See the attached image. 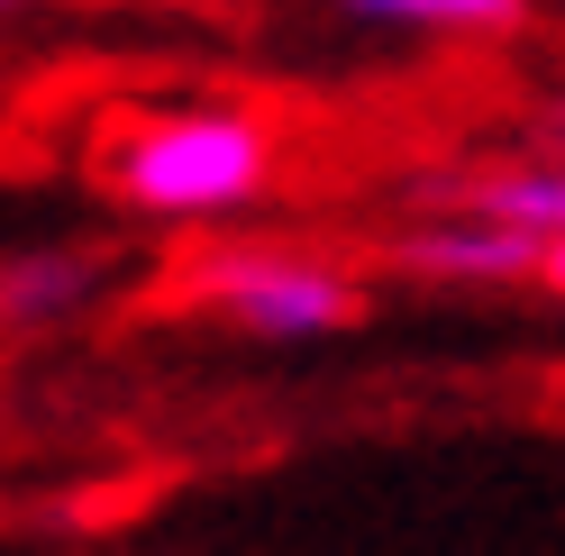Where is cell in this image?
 Wrapping results in <instances>:
<instances>
[{
  "instance_id": "obj_6",
  "label": "cell",
  "mask_w": 565,
  "mask_h": 556,
  "mask_svg": "<svg viewBox=\"0 0 565 556\" xmlns=\"http://www.w3.org/2000/svg\"><path fill=\"white\" fill-rule=\"evenodd\" d=\"M83 292H92V256H28L19 274H0V320L38 329V320H55V310L83 301Z\"/></svg>"
},
{
  "instance_id": "obj_2",
  "label": "cell",
  "mask_w": 565,
  "mask_h": 556,
  "mask_svg": "<svg viewBox=\"0 0 565 556\" xmlns=\"http://www.w3.org/2000/svg\"><path fill=\"white\" fill-rule=\"evenodd\" d=\"M173 292L246 338H329L365 310L356 274L329 247H292V237H220L173 274Z\"/></svg>"
},
{
  "instance_id": "obj_4",
  "label": "cell",
  "mask_w": 565,
  "mask_h": 556,
  "mask_svg": "<svg viewBox=\"0 0 565 556\" xmlns=\"http://www.w3.org/2000/svg\"><path fill=\"white\" fill-rule=\"evenodd\" d=\"M447 211H475V220H502L520 237L556 247L565 237V156H539V164H502V173H475Z\"/></svg>"
},
{
  "instance_id": "obj_1",
  "label": "cell",
  "mask_w": 565,
  "mask_h": 556,
  "mask_svg": "<svg viewBox=\"0 0 565 556\" xmlns=\"http://www.w3.org/2000/svg\"><path fill=\"white\" fill-rule=\"evenodd\" d=\"M274 173L282 137L237 100H173V110H137L100 137V183L147 220H228L274 192Z\"/></svg>"
},
{
  "instance_id": "obj_7",
  "label": "cell",
  "mask_w": 565,
  "mask_h": 556,
  "mask_svg": "<svg viewBox=\"0 0 565 556\" xmlns=\"http://www.w3.org/2000/svg\"><path fill=\"white\" fill-rule=\"evenodd\" d=\"M539 274H547V284H556V292H565V237H556V247H547V256H539Z\"/></svg>"
},
{
  "instance_id": "obj_3",
  "label": "cell",
  "mask_w": 565,
  "mask_h": 556,
  "mask_svg": "<svg viewBox=\"0 0 565 556\" xmlns=\"http://www.w3.org/2000/svg\"><path fill=\"white\" fill-rule=\"evenodd\" d=\"M539 237H520L502 220H475V211H447L429 228L402 237V265L411 274H438V284H511V274H539Z\"/></svg>"
},
{
  "instance_id": "obj_5",
  "label": "cell",
  "mask_w": 565,
  "mask_h": 556,
  "mask_svg": "<svg viewBox=\"0 0 565 556\" xmlns=\"http://www.w3.org/2000/svg\"><path fill=\"white\" fill-rule=\"evenodd\" d=\"M356 28H429V38H511L529 0H338Z\"/></svg>"
}]
</instances>
